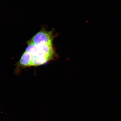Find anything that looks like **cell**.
<instances>
[{"mask_svg":"<svg viewBox=\"0 0 121 121\" xmlns=\"http://www.w3.org/2000/svg\"><path fill=\"white\" fill-rule=\"evenodd\" d=\"M28 44L25 51L29 53L31 56L38 54H43L49 57L51 60L57 57L53 43L38 45L33 44Z\"/></svg>","mask_w":121,"mask_h":121,"instance_id":"6da1fadb","label":"cell"},{"mask_svg":"<svg viewBox=\"0 0 121 121\" xmlns=\"http://www.w3.org/2000/svg\"><path fill=\"white\" fill-rule=\"evenodd\" d=\"M56 36L53 30L49 31L43 28L27 42V43L38 45L53 43Z\"/></svg>","mask_w":121,"mask_h":121,"instance_id":"7a4b0ae2","label":"cell"},{"mask_svg":"<svg viewBox=\"0 0 121 121\" xmlns=\"http://www.w3.org/2000/svg\"><path fill=\"white\" fill-rule=\"evenodd\" d=\"M31 55L25 51L21 57L19 64L23 67L31 66Z\"/></svg>","mask_w":121,"mask_h":121,"instance_id":"3957f363","label":"cell"}]
</instances>
